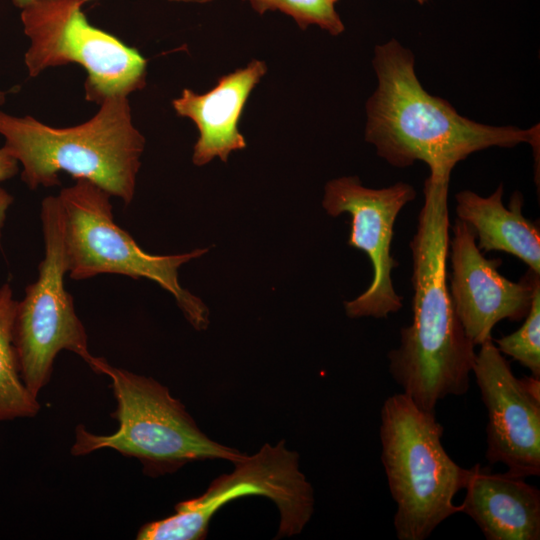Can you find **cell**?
Masks as SVG:
<instances>
[{"label":"cell","instance_id":"6da1fadb","mask_svg":"<svg viewBox=\"0 0 540 540\" xmlns=\"http://www.w3.org/2000/svg\"><path fill=\"white\" fill-rule=\"evenodd\" d=\"M449 173L431 172L410 241L413 260L412 322L388 353L389 371L403 393L422 410L469 389L476 352L456 314L447 282Z\"/></svg>","mask_w":540,"mask_h":540},{"label":"cell","instance_id":"7a4b0ae2","mask_svg":"<svg viewBox=\"0 0 540 540\" xmlns=\"http://www.w3.org/2000/svg\"><path fill=\"white\" fill-rule=\"evenodd\" d=\"M373 65L378 87L367 101L365 139L390 165L423 161L430 172H451L459 161L489 147L529 143L538 150L539 125L477 123L430 95L415 74L413 54L396 40L376 46Z\"/></svg>","mask_w":540,"mask_h":540},{"label":"cell","instance_id":"3957f363","mask_svg":"<svg viewBox=\"0 0 540 540\" xmlns=\"http://www.w3.org/2000/svg\"><path fill=\"white\" fill-rule=\"evenodd\" d=\"M88 121L50 127L31 116L0 110L4 147L22 165L21 179L31 189L60 185L59 173L86 179L129 205L145 139L132 121L127 97L106 99Z\"/></svg>","mask_w":540,"mask_h":540},{"label":"cell","instance_id":"277c9868","mask_svg":"<svg viewBox=\"0 0 540 540\" xmlns=\"http://www.w3.org/2000/svg\"><path fill=\"white\" fill-rule=\"evenodd\" d=\"M89 367L111 379L117 403L111 417L119 427L112 434L98 435L78 424L73 456L109 448L138 459L145 475L158 477L193 461L224 459L233 463L245 455L206 436L185 406L152 377L114 367L100 357H94Z\"/></svg>","mask_w":540,"mask_h":540},{"label":"cell","instance_id":"5b68a950","mask_svg":"<svg viewBox=\"0 0 540 540\" xmlns=\"http://www.w3.org/2000/svg\"><path fill=\"white\" fill-rule=\"evenodd\" d=\"M443 426L435 413L409 396L388 397L381 409V460L397 504L394 528L399 540H424L445 519L461 512L453 502L471 469L455 463L442 445Z\"/></svg>","mask_w":540,"mask_h":540},{"label":"cell","instance_id":"8992f818","mask_svg":"<svg viewBox=\"0 0 540 540\" xmlns=\"http://www.w3.org/2000/svg\"><path fill=\"white\" fill-rule=\"evenodd\" d=\"M111 194L97 184L76 179L58 198L65 219V249L68 274L85 280L99 274L146 278L170 292L185 318L196 330L209 324V311L202 300L184 289L178 269L208 252L206 248L175 255L145 252L115 221Z\"/></svg>","mask_w":540,"mask_h":540},{"label":"cell","instance_id":"52a82bcc","mask_svg":"<svg viewBox=\"0 0 540 540\" xmlns=\"http://www.w3.org/2000/svg\"><path fill=\"white\" fill-rule=\"evenodd\" d=\"M40 216L44 257L36 281L26 286L17 303L13 330L21 379L36 398L50 381L59 352L70 351L88 365L95 357L89 352L87 332L73 297L65 289V219L58 196L43 199Z\"/></svg>","mask_w":540,"mask_h":540},{"label":"cell","instance_id":"ba28073f","mask_svg":"<svg viewBox=\"0 0 540 540\" xmlns=\"http://www.w3.org/2000/svg\"><path fill=\"white\" fill-rule=\"evenodd\" d=\"M84 0H30L21 21L30 46L25 65L31 77L50 67L77 63L87 71L85 98L101 104L142 89L146 60L134 48L91 25Z\"/></svg>","mask_w":540,"mask_h":540},{"label":"cell","instance_id":"9c48e42d","mask_svg":"<svg viewBox=\"0 0 540 540\" xmlns=\"http://www.w3.org/2000/svg\"><path fill=\"white\" fill-rule=\"evenodd\" d=\"M299 456L281 440L264 444L252 456L233 462L234 470L212 481L200 496L179 502L175 513L144 524L138 540H201L213 516L227 503L244 496H264L278 508V537L301 533L314 509L311 484L299 470Z\"/></svg>","mask_w":540,"mask_h":540},{"label":"cell","instance_id":"30bf717a","mask_svg":"<svg viewBox=\"0 0 540 540\" xmlns=\"http://www.w3.org/2000/svg\"><path fill=\"white\" fill-rule=\"evenodd\" d=\"M415 197V189L405 182L374 189L363 186L358 177H341L326 184L323 208L333 217L351 216L348 245L365 252L373 268L366 291L344 303L348 317L387 318L403 307L392 281L398 262L391 254V244L397 216Z\"/></svg>","mask_w":540,"mask_h":540},{"label":"cell","instance_id":"8fae6325","mask_svg":"<svg viewBox=\"0 0 540 540\" xmlns=\"http://www.w3.org/2000/svg\"><path fill=\"white\" fill-rule=\"evenodd\" d=\"M452 232L450 296L465 334L475 346L481 345L492 339V329L501 320L526 317L539 275L529 269L519 281H511L498 271L500 258L487 259L480 251L466 222L457 218Z\"/></svg>","mask_w":540,"mask_h":540},{"label":"cell","instance_id":"7c38bea8","mask_svg":"<svg viewBox=\"0 0 540 540\" xmlns=\"http://www.w3.org/2000/svg\"><path fill=\"white\" fill-rule=\"evenodd\" d=\"M472 373L486 407V459L526 478L540 474V400L517 378L492 339L480 345Z\"/></svg>","mask_w":540,"mask_h":540},{"label":"cell","instance_id":"4fadbf2b","mask_svg":"<svg viewBox=\"0 0 540 540\" xmlns=\"http://www.w3.org/2000/svg\"><path fill=\"white\" fill-rule=\"evenodd\" d=\"M266 71L263 61L252 60L246 67L221 77L210 91L197 94L184 89L173 100L176 113L190 118L198 128L192 158L195 165H205L215 157L226 162L233 151L246 147L238 123L251 91Z\"/></svg>","mask_w":540,"mask_h":540},{"label":"cell","instance_id":"5bb4252c","mask_svg":"<svg viewBox=\"0 0 540 540\" xmlns=\"http://www.w3.org/2000/svg\"><path fill=\"white\" fill-rule=\"evenodd\" d=\"M461 512L470 516L487 540H539L540 491L508 472L470 468Z\"/></svg>","mask_w":540,"mask_h":540},{"label":"cell","instance_id":"9a60e30c","mask_svg":"<svg viewBox=\"0 0 540 540\" xmlns=\"http://www.w3.org/2000/svg\"><path fill=\"white\" fill-rule=\"evenodd\" d=\"M503 185L488 197L463 190L456 194L458 219L466 222L476 235L482 253L503 251L524 262L540 275V231L522 212L523 197L516 191L508 206L502 202Z\"/></svg>","mask_w":540,"mask_h":540},{"label":"cell","instance_id":"2e32d148","mask_svg":"<svg viewBox=\"0 0 540 540\" xmlns=\"http://www.w3.org/2000/svg\"><path fill=\"white\" fill-rule=\"evenodd\" d=\"M18 300L9 283L0 286V422L33 418L38 399L24 385L14 346L13 330Z\"/></svg>","mask_w":540,"mask_h":540},{"label":"cell","instance_id":"e0dca14e","mask_svg":"<svg viewBox=\"0 0 540 540\" xmlns=\"http://www.w3.org/2000/svg\"><path fill=\"white\" fill-rule=\"evenodd\" d=\"M498 350L540 377V285L536 287L528 314L515 332L495 340Z\"/></svg>","mask_w":540,"mask_h":540},{"label":"cell","instance_id":"ac0fdd59","mask_svg":"<svg viewBox=\"0 0 540 540\" xmlns=\"http://www.w3.org/2000/svg\"><path fill=\"white\" fill-rule=\"evenodd\" d=\"M259 13L281 11L291 16L301 28L318 25L332 35L344 30L335 10L334 0H248Z\"/></svg>","mask_w":540,"mask_h":540},{"label":"cell","instance_id":"d6986e66","mask_svg":"<svg viewBox=\"0 0 540 540\" xmlns=\"http://www.w3.org/2000/svg\"><path fill=\"white\" fill-rule=\"evenodd\" d=\"M18 164L17 159L6 147L0 148V182L13 177L18 172ZM12 203V195L0 188V246L7 211Z\"/></svg>","mask_w":540,"mask_h":540},{"label":"cell","instance_id":"ffe728a7","mask_svg":"<svg viewBox=\"0 0 540 540\" xmlns=\"http://www.w3.org/2000/svg\"><path fill=\"white\" fill-rule=\"evenodd\" d=\"M13 3L19 7V8H22L24 5H26L30 0H12ZM85 2L89 1V0H84Z\"/></svg>","mask_w":540,"mask_h":540},{"label":"cell","instance_id":"44dd1931","mask_svg":"<svg viewBox=\"0 0 540 540\" xmlns=\"http://www.w3.org/2000/svg\"><path fill=\"white\" fill-rule=\"evenodd\" d=\"M5 101V94L3 91L0 90V105H2Z\"/></svg>","mask_w":540,"mask_h":540},{"label":"cell","instance_id":"7402d4cb","mask_svg":"<svg viewBox=\"0 0 540 540\" xmlns=\"http://www.w3.org/2000/svg\"><path fill=\"white\" fill-rule=\"evenodd\" d=\"M417 1L422 4V3L426 2L427 0H417Z\"/></svg>","mask_w":540,"mask_h":540},{"label":"cell","instance_id":"603a6c76","mask_svg":"<svg viewBox=\"0 0 540 540\" xmlns=\"http://www.w3.org/2000/svg\"><path fill=\"white\" fill-rule=\"evenodd\" d=\"M334 1L336 2L337 0H334Z\"/></svg>","mask_w":540,"mask_h":540}]
</instances>
